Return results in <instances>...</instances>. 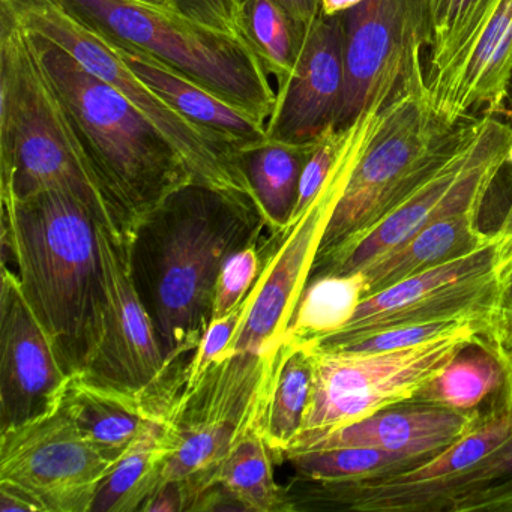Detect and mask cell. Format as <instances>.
I'll list each match as a JSON object with an SVG mask.
<instances>
[{"label":"cell","instance_id":"d6986e66","mask_svg":"<svg viewBox=\"0 0 512 512\" xmlns=\"http://www.w3.org/2000/svg\"><path fill=\"white\" fill-rule=\"evenodd\" d=\"M512 71V0H502L463 67L433 109L446 121L505 115Z\"/></svg>","mask_w":512,"mask_h":512},{"label":"cell","instance_id":"ac0fdd59","mask_svg":"<svg viewBox=\"0 0 512 512\" xmlns=\"http://www.w3.org/2000/svg\"><path fill=\"white\" fill-rule=\"evenodd\" d=\"M410 401L490 421L512 410V358L479 332Z\"/></svg>","mask_w":512,"mask_h":512},{"label":"cell","instance_id":"ab89813d","mask_svg":"<svg viewBox=\"0 0 512 512\" xmlns=\"http://www.w3.org/2000/svg\"><path fill=\"white\" fill-rule=\"evenodd\" d=\"M362 0H320V10L325 16H338L358 7Z\"/></svg>","mask_w":512,"mask_h":512},{"label":"cell","instance_id":"b9f144b4","mask_svg":"<svg viewBox=\"0 0 512 512\" xmlns=\"http://www.w3.org/2000/svg\"><path fill=\"white\" fill-rule=\"evenodd\" d=\"M505 116L508 118V124L512 127V71L509 76L508 88H506Z\"/></svg>","mask_w":512,"mask_h":512},{"label":"cell","instance_id":"cb8c5ba5","mask_svg":"<svg viewBox=\"0 0 512 512\" xmlns=\"http://www.w3.org/2000/svg\"><path fill=\"white\" fill-rule=\"evenodd\" d=\"M314 143L316 140L299 145L265 139L239 149V166L265 218L268 235H281L289 229L302 170Z\"/></svg>","mask_w":512,"mask_h":512},{"label":"cell","instance_id":"ffe728a7","mask_svg":"<svg viewBox=\"0 0 512 512\" xmlns=\"http://www.w3.org/2000/svg\"><path fill=\"white\" fill-rule=\"evenodd\" d=\"M103 32V31H101ZM104 34V32H103ZM119 58L182 115L232 140L239 149L266 139V124L173 70L151 53L104 34Z\"/></svg>","mask_w":512,"mask_h":512},{"label":"cell","instance_id":"8992f818","mask_svg":"<svg viewBox=\"0 0 512 512\" xmlns=\"http://www.w3.org/2000/svg\"><path fill=\"white\" fill-rule=\"evenodd\" d=\"M481 118L449 122L430 100L416 97L382 112L326 224L314 262L334 253L436 175L472 137Z\"/></svg>","mask_w":512,"mask_h":512},{"label":"cell","instance_id":"836d02e7","mask_svg":"<svg viewBox=\"0 0 512 512\" xmlns=\"http://www.w3.org/2000/svg\"><path fill=\"white\" fill-rule=\"evenodd\" d=\"M347 136H349V127L341 128V130L331 127L314 143L313 151L302 170L298 200H296L295 211H293L289 227L305 214L311 203L319 196L322 188L325 187L326 181L337 166L338 158L346 145Z\"/></svg>","mask_w":512,"mask_h":512},{"label":"cell","instance_id":"4dcf8cb0","mask_svg":"<svg viewBox=\"0 0 512 512\" xmlns=\"http://www.w3.org/2000/svg\"><path fill=\"white\" fill-rule=\"evenodd\" d=\"M274 248L271 238H259L235 251L221 268L215 289L212 320L226 316L242 304L256 286Z\"/></svg>","mask_w":512,"mask_h":512},{"label":"cell","instance_id":"603a6c76","mask_svg":"<svg viewBox=\"0 0 512 512\" xmlns=\"http://www.w3.org/2000/svg\"><path fill=\"white\" fill-rule=\"evenodd\" d=\"M502 0H428L427 80L433 106L451 85Z\"/></svg>","mask_w":512,"mask_h":512},{"label":"cell","instance_id":"2e32d148","mask_svg":"<svg viewBox=\"0 0 512 512\" xmlns=\"http://www.w3.org/2000/svg\"><path fill=\"white\" fill-rule=\"evenodd\" d=\"M343 14L320 13L305 32L292 73L277 86L266 140L310 143L335 127L344 94Z\"/></svg>","mask_w":512,"mask_h":512},{"label":"cell","instance_id":"5bb4252c","mask_svg":"<svg viewBox=\"0 0 512 512\" xmlns=\"http://www.w3.org/2000/svg\"><path fill=\"white\" fill-rule=\"evenodd\" d=\"M305 511L508 512L512 506V433L491 454L452 475L418 484L379 479L307 481Z\"/></svg>","mask_w":512,"mask_h":512},{"label":"cell","instance_id":"9c48e42d","mask_svg":"<svg viewBox=\"0 0 512 512\" xmlns=\"http://www.w3.org/2000/svg\"><path fill=\"white\" fill-rule=\"evenodd\" d=\"M344 94L335 130L398 101L430 100L425 80L428 0H362L343 13Z\"/></svg>","mask_w":512,"mask_h":512},{"label":"cell","instance_id":"6da1fadb","mask_svg":"<svg viewBox=\"0 0 512 512\" xmlns=\"http://www.w3.org/2000/svg\"><path fill=\"white\" fill-rule=\"evenodd\" d=\"M265 232L253 197L197 182L169 194L134 230L131 277L176 385L212 322L221 268Z\"/></svg>","mask_w":512,"mask_h":512},{"label":"cell","instance_id":"83f0119b","mask_svg":"<svg viewBox=\"0 0 512 512\" xmlns=\"http://www.w3.org/2000/svg\"><path fill=\"white\" fill-rule=\"evenodd\" d=\"M361 272L350 275H317L308 278L287 328L286 340L295 346L313 347L340 331L364 299Z\"/></svg>","mask_w":512,"mask_h":512},{"label":"cell","instance_id":"44dd1931","mask_svg":"<svg viewBox=\"0 0 512 512\" xmlns=\"http://www.w3.org/2000/svg\"><path fill=\"white\" fill-rule=\"evenodd\" d=\"M479 215L481 209L476 208L440 218L394 250L377 257L361 271L365 283L364 299L491 244L497 238V230H481Z\"/></svg>","mask_w":512,"mask_h":512},{"label":"cell","instance_id":"f6af8a7d","mask_svg":"<svg viewBox=\"0 0 512 512\" xmlns=\"http://www.w3.org/2000/svg\"><path fill=\"white\" fill-rule=\"evenodd\" d=\"M508 512H512V506H511V508H509V511H508Z\"/></svg>","mask_w":512,"mask_h":512},{"label":"cell","instance_id":"484cf974","mask_svg":"<svg viewBox=\"0 0 512 512\" xmlns=\"http://www.w3.org/2000/svg\"><path fill=\"white\" fill-rule=\"evenodd\" d=\"M313 376L310 347L284 341L257 424L275 460H283L304 428L313 392Z\"/></svg>","mask_w":512,"mask_h":512},{"label":"cell","instance_id":"4316f807","mask_svg":"<svg viewBox=\"0 0 512 512\" xmlns=\"http://www.w3.org/2000/svg\"><path fill=\"white\" fill-rule=\"evenodd\" d=\"M274 460L262 431L253 425L212 473L208 487L220 484L244 512H290L286 491L275 482Z\"/></svg>","mask_w":512,"mask_h":512},{"label":"cell","instance_id":"1f68e13d","mask_svg":"<svg viewBox=\"0 0 512 512\" xmlns=\"http://www.w3.org/2000/svg\"><path fill=\"white\" fill-rule=\"evenodd\" d=\"M250 299L251 293L235 310L209 323L199 346L196 347L187 367L182 371L179 392L193 389L214 365L221 364L233 355L236 338L250 308Z\"/></svg>","mask_w":512,"mask_h":512},{"label":"cell","instance_id":"7a4b0ae2","mask_svg":"<svg viewBox=\"0 0 512 512\" xmlns=\"http://www.w3.org/2000/svg\"><path fill=\"white\" fill-rule=\"evenodd\" d=\"M98 224L62 191L2 202V259L14 260L23 295L70 376L88 368L103 338Z\"/></svg>","mask_w":512,"mask_h":512},{"label":"cell","instance_id":"7bdbcfd3","mask_svg":"<svg viewBox=\"0 0 512 512\" xmlns=\"http://www.w3.org/2000/svg\"><path fill=\"white\" fill-rule=\"evenodd\" d=\"M242 0H232L233 7L236 8V13H238L239 4H241Z\"/></svg>","mask_w":512,"mask_h":512},{"label":"cell","instance_id":"d6a6232c","mask_svg":"<svg viewBox=\"0 0 512 512\" xmlns=\"http://www.w3.org/2000/svg\"><path fill=\"white\" fill-rule=\"evenodd\" d=\"M487 319L476 317V319L448 320V322L418 323V325L398 326V328L386 329L377 334L367 335L359 338L340 349L350 352H389V350L407 349V347L419 346V344L431 343L440 338L457 334L472 326L484 325Z\"/></svg>","mask_w":512,"mask_h":512},{"label":"cell","instance_id":"e575fe53","mask_svg":"<svg viewBox=\"0 0 512 512\" xmlns=\"http://www.w3.org/2000/svg\"><path fill=\"white\" fill-rule=\"evenodd\" d=\"M487 335L512 358V250L500 266L496 296L487 316Z\"/></svg>","mask_w":512,"mask_h":512},{"label":"cell","instance_id":"ee69618b","mask_svg":"<svg viewBox=\"0 0 512 512\" xmlns=\"http://www.w3.org/2000/svg\"><path fill=\"white\" fill-rule=\"evenodd\" d=\"M151 2H160V4H169V0H151Z\"/></svg>","mask_w":512,"mask_h":512},{"label":"cell","instance_id":"60d3db41","mask_svg":"<svg viewBox=\"0 0 512 512\" xmlns=\"http://www.w3.org/2000/svg\"><path fill=\"white\" fill-rule=\"evenodd\" d=\"M497 232L502 233L503 236H512V196L509 200L508 209H506L505 217H503L502 223L499 224Z\"/></svg>","mask_w":512,"mask_h":512},{"label":"cell","instance_id":"d4e9b609","mask_svg":"<svg viewBox=\"0 0 512 512\" xmlns=\"http://www.w3.org/2000/svg\"><path fill=\"white\" fill-rule=\"evenodd\" d=\"M175 436L166 412L149 419L101 484L91 512H137L160 484Z\"/></svg>","mask_w":512,"mask_h":512},{"label":"cell","instance_id":"d590c367","mask_svg":"<svg viewBox=\"0 0 512 512\" xmlns=\"http://www.w3.org/2000/svg\"><path fill=\"white\" fill-rule=\"evenodd\" d=\"M169 4L191 19L223 31H242L232 0H169Z\"/></svg>","mask_w":512,"mask_h":512},{"label":"cell","instance_id":"30bf717a","mask_svg":"<svg viewBox=\"0 0 512 512\" xmlns=\"http://www.w3.org/2000/svg\"><path fill=\"white\" fill-rule=\"evenodd\" d=\"M479 332H487V323L431 343L389 352L310 347L314 362L313 392L304 428L290 448L415 397Z\"/></svg>","mask_w":512,"mask_h":512},{"label":"cell","instance_id":"f1b7e54d","mask_svg":"<svg viewBox=\"0 0 512 512\" xmlns=\"http://www.w3.org/2000/svg\"><path fill=\"white\" fill-rule=\"evenodd\" d=\"M439 454L406 455L373 448H335L299 452L286 461L295 478L308 481H362L386 478L421 466Z\"/></svg>","mask_w":512,"mask_h":512},{"label":"cell","instance_id":"f546056e","mask_svg":"<svg viewBox=\"0 0 512 512\" xmlns=\"http://www.w3.org/2000/svg\"><path fill=\"white\" fill-rule=\"evenodd\" d=\"M238 20L269 76L277 86L283 85L295 67L308 28H301L275 0H242Z\"/></svg>","mask_w":512,"mask_h":512},{"label":"cell","instance_id":"52a82bcc","mask_svg":"<svg viewBox=\"0 0 512 512\" xmlns=\"http://www.w3.org/2000/svg\"><path fill=\"white\" fill-rule=\"evenodd\" d=\"M0 4L32 34L62 47L89 73L127 98L175 146L194 182L254 199L239 166L238 146L182 115L119 58L97 26L71 10L64 0H0Z\"/></svg>","mask_w":512,"mask_h":512},{"label":"cell","instance_id":"7402d4cb","mask_svg":"<svg viewBox=\"0 0 512 512\" xmlns=\"http://www.w3.org/2000/svg\"><path fill=\"white\" fill-rule=\"evenodd\" d=\"M62 407L74 424L107 458L118 463L152 416L143 398L76 373L71 376Z\"/></svg>","mask_w":512,"mask_h":512},{"label":"cell","instance_id":"3957f363","mask_svg":"<svg viewBox=\"0 0 512 512\" xmlns=\"http://www.w3.org/2000/svg\"><path fill=\"white\" fill-rule=\"evenodd\" d=\"M49 190L79 200L130 244L34 35L0 4V196L11 202Z\"/></svg>","mask_w":512,"mask_h":512},{"label":"cell","instance_id":"9a60e30c","mask_svg":"<svg viewBox=\"0 0 512 512\" xmlns=\"http://www.w3.org/2000/svg\"><path fill=\"white\" fill-rule=\"evenodd\" d=\"M71 376L29 307L16 271L2 263L0 284V433L62 403Z\"/></svg>","mask_w":512,"mask_h":512},{"label":"cell","instance_id":"f35d334b","mask_svg":"<svg viewBox=\"0 0 512 512\" xmlns=\"http://www.w3.org/2000/svg\"><path fill=\"white\" fill-rule=\"evenodd\" d=\"M301 28L307 29L322 13L320 0H275Z\"/></svg>","mask_w":512,"mask_h":512},{"label":"cell","instance_id":"5b68a950","mask_svg":"<svg viewBox=\"0 0 512 512\" xmlns=\"http://www.w3.org/2000/svg\"><path fill=\"white\" fill-rule=\"evenodd\" d=\"M104 34L151 53L233 106L268 121L277 89L245 32L223 31L151 0H64Z\"/></svg>","mask_w":512,"mask_h":512},{"label":"cell","instance_id":"8d00e7d4","mask_svg":"<svg viewBox=\"0 0 512 512\" xmlns=\"http://www.w3.org/2000/svg\"><path fill=\"white\" fill-rule=\"evenodd\" d=\"M196 488L188 479L160 485L143 503L139 512H190Z\"/></svg>","mask_w":512,"mask_h":512},{"label":"cell","instance_id":"e0dca14e","mask_svg":"<svg viewBox=\"0 0 512 512\" xmlns=\"http://www.w3.org/2000/svg\"><path fill=\"white\" fill-rule=\"evenodd\" d=\"M485 422L463 413L401 401L383 407L367 418L326 431L290 448L283 461L299 452L335 448H373L395 454H440Z\"/></svg>","mask_w":512,"mask_h":512},{"label":"cell","instance_id":"4fadbf2b","mask_svg":"<svg viewBox=\"0 0 512 512\" xmlns=\"http://www.w3.org/2000/svg\"><path fill=\"white\" fill-rule=\"evenodd\" d=\"M115 464L86 439L62 403L0 433V481L25 491L43 512H91Z\"/></svg>","mask_w":512,"mask_h":512},{"label":"cell","instance_id":"8fae6325","mask_svg":"<svg viewBox=\"0 0 512 512\" xmlns=\"http://www.w3.org/2000/svg\"><path fill=\"white\" fill-rule=\"evenodd\" d=\"M511 250L512 236L497 232V238L481 250L362 299L340 331L313 347L340 349L398 326L487 319L496 296L500 266Z\"/></svg>","mask_w":512,"mask_h":512},{"label":"cell","instance_id":"277c9868","mask_svg":"<svg viewBox=\"0 0 512 512\" xmlns=\"http://www.w3.org/2000/svg\"><path fill=\"white\" fill-rule=\"evenodd\" d=\"M32 35L131 241L140 221L194 182L193 175L175 146L127 98L62 47Z\"/></svg>","mask_w":512,"mask_h":512},{"label":"cell","instance_id":"74e56055","mask_svg":"<svg viewBox=\"0 0 512 512\" xmlns=\"http://www.w3.org/2000/svg\"><path fill=\"white\" fill-rule=\"evenodd\" d=\"M43 512L37 502L25 491L10 482L0 481V512Z\"/></svg>","mask_w":512,"mask_h":512},{"label":"cell","instance_id":"7c38bea8","mask_svg":"<svg viewBox=\"0 0 512 512\" xmlns=\"http://www.w3.org/2000/svg\"><path fill=\"white\" fill-rule=\"evenodd\" d=\"M97 235L104 278L103 338L82 373L164 412L178 397L179 386L170 377L154 322L134 286L130 244L103 224H98Z\"/></svg>","mask_w":512,"mask_h":512},{"label":"cell","instance_id":"ba28073f","mask_svg":"<svg viewBox=\"0 0 512 512\" xmlns=\"http://www.w3.org/2000/svg\"><path fill=\"white\" fill-rule=\"evenodd\" d=\"M511 161V125L497 116H482L472 137L436 175L334 253L316 260L310 278L361 272L428 224L482 209L497 176Z\"/></svg>","mask_w":512,"mask_h":512}]
</instances>
